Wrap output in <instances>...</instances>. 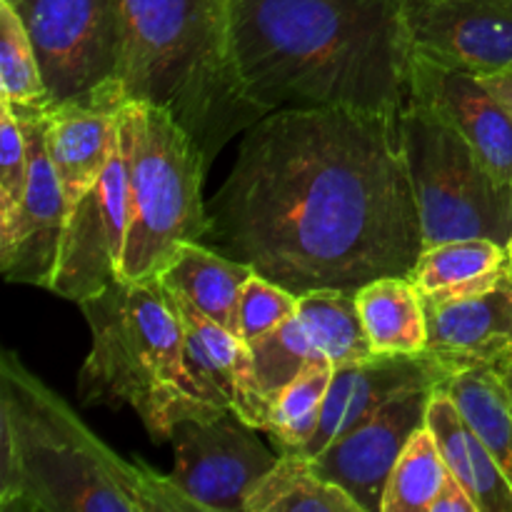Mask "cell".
I'll return each mask as SVG.
<instances>
[{
  "instance_id": "obj_22",
  "label": "cell",
  "mask_w": 512,
  "mask_h": 512,
  "mask_svg": "<svg viewBox=\"0 0 512 512\" xmlns=\"http://www.w3.org/2000/svg\"><path fill=\"white\" fill-rule=\"evenodd\" d=\"M360 318L375 355H420L428 350V308L418 285L388 275L355 290Z\"/></svg>"
},
{
  "instance_id": "obj_5",
  "label": "cell",
  "mask_w": 512,
  "mask_h": 512,
  "mask_svg": "<svg viewBox=\"0 0 512 512\" xmlns=\"http://www.w3.org/2000/svg\"><path fill=\"white\" fill-rule=\"evenodd\" d=\"M78 305L90 328V353L78 373L80 403L133 408L153 443L170 440L183 420L230 413L195 380L183 323L160 275L120 278Z\"/></svg>"
},
{
  "instance_id": "obj_32",
  "label": "cell",
  "mask_w": 512,
  "mask_h": 512,
  "mask_svg": "<svg viewBox=\"0 0 512 512\" xmlns=\"http://www.w3.org/2000/svg\"><path fill=\"white\" fill-rule=\"evenodd\" d=\"M430 512H478V505L470 498V493L465 490V485L455 478L453 473H448L443 490L435 498Z\"/></svg>"
},
{
  "instance_id": "obj_25",
  "label": "cell",
  "mask_w": 512,
  "mask_h": 512,
  "mask_svg": "<svg viewBox=\"0 0 512 512\" xmlns=\"http://www.w3.org/2000/svg\"><path fill=\"white\" fill-rule=\"evenodd\" d=\"M298 315L333 368L363 363L375 355L355 290L320 288L298 295Z\"/></svg>"
},
{
  "instance_id": "obj_30",
  "label": "cell",
  "mask_w": 512,
  "mask_h": 512,
  "mask_svg": "<svg viewBox=\"0 0 512 512\" xmlns=\"http://www.w3.org/2000/svg\"><path fill=\"white\" fill-rule=\"evenodd\" d=\"M30 178V150L13 103L0 95V233L13 223Z\"/></svg>"
},
{
  "instance_id": "obj_11",
  "label": "cell",
  "mask_w": 512,
  "mask_h": 512,
  "mask_svg": "<svg viewBox=\"0 0 512 512\" xmlns=\"http://www.w3.org/2000/svg\"><path fill=\"white\" fill-rule=\"evenodd\" d=\"M13 108L28 138L30 178L13 223L0 233V273L8 283L50 290L58 273L70 203L45 143L48 108Z\"/></svg>"
},
{
  "instance_id": "obj_26",
  "label": "cell",
  "mask_w": 512,
  "mask_h": 512,
  "mask_svg": "<svg viewBox=\"0 0 512 512\" xmlns=\"http://www.w3.org/2000/svg\"><path fill=\"white\" fill-rule=\"evenodd\" d=\"M333 370L328 358L313 360L275 398L263 433L270 435L280 453H300L310 443L320 423L325 398H328Z\"/></svg>"
},
{
  "instance_id": "obj_19",
  "label": "cell",
  "mask_w": 512,
  "mask_h": 512,
  "mask_svg": "<svg viewBox=\"0 0 512 512\" xmlns=\"http://www.w3.org/2000/svg\"><path fill=\"white\" fill-rule=\"evenodd\" d=\"M428 428L438 440L448 470L465 485L478 512H512L510 480L443 385L430 398Z\"/></svg>"
},
{
  "instance_id": "obj_31",
  "label": "cell",
  "mask_w": 512,
  "mask_h": 512,
  "mask_svg": "<svg viewBox=\"0 0 512 512\" xmlns=\"http://www.w3.org/2000/svg\"><path fill=\"white\" fill-rule=\"evenodd\" d=\"M298 313V295L265 275L253 273L240 295V338L248 345L258 343L263 335Z\"/></svg>"
},
{
  "instance_id": "obj_8",
  "label": "cell",
  "mask_w": 512,
  "mask_h": 512,
  "mask_svg": "<svg viewBox=\"0 0 512 512\" xmlns=\"http://www.w3.org/2000/svg\"><path fill=\"white\" fill-rule=\"evenodd\" d=\"M53 105L90 98L118 78L115 0H18Z\"/></svg>"
},
{
  "instance_id": "obj_9",
  "label": "cell",
  "mask_w": 512,
  "mask_h": 512,
  "mask_svg": "<svg viewBox=\"0 0 512 512\" xmlns=\"http://www.w3.org/2000/svg\"><path fill=\"white\" fill-rule=\"evenodd\" d=\"M130 213V125L123 110L113 158L93 188L70 208L58 273L50 293L73 303L120 280Z\"/></svg>"
},
{
  "instance_id": "obj_20",
  "label": "cell",
  "mask_w": 512,
  "mask_h": 512,
  "mask_svg": "<svg viewBox=\"0 0 512 512\" xmlns=\"http://www.w3.org/2000/svg\"><path fill=\"white\" fill-rule=\"evenodd\" d=\"M508 270V250L490 238L445 240L423 248L408 278L425 303H453L493 290Z\"/></svg>"
},
{
  "instance_id": "obj_27",
  "label": "cell",
  "mask_w": 512,
  "mask_h": 512,
  "mask_svg": "<svg viewBox=\"0 0 512 512\" xmlns=\"http://www.w3.org/2000/svg\"><path fill=\"white\" fill-rule=\"evenodd\" d=\"M448 463L438 448L428 423L415 430L405 450L400 453L380 512H430L435 498L448 480Z\"/></svg>"
},
{
  "instance_id": "obj_15",
  "label": "cell",
  "mask_w": 512,
  "mask_h": 512,
  "mask_svg": "<svg viewBox=\"0 0 512 512\" xmlns=\"http://www.w3.org/2000/svg\"><path fill=\"white\" fill-rule=\"evenodd\" d=\"M448 378V370L430 353L373 355L363 363L335 368L318 428L300 453L315 458L388 403L415 390L440 388Z\"/></svg>"
},
{
  "instance_id": "obj_29",
  "label": "cell",
  "mask_w": 512,
  "mask_h": 512,
  "mask_svg": "<svg viewBox=\"0 0 512 512\" xmlns=\"http://www.w3.org/2000/svg\"><path fill=\"white\" fill-rule=\"evenodd\" d=\"M250 350H253L255 375H258L260 388L268 395L270 405L303 373L305 365L325 358L298 313L285 320L273 333L263 335L258 343L250 345Z\"/></svg>"
},
{
  "instance_id": "obj_34",
  "label": "cell",
  "mask_w": 512,
  "mask_h": 512,
  "mask_svg": "<svg viewBox=\"0 0 512 512\" xmlns=\"http://www.w3.org/2000/svg\"><path fill=\"white\" fill-rule=\"evenodd\" d=\"M505 250H508V263H510V270H512V235L508 238V243H505Z\"/></svg>"
},
{
  "instance_id": "obj_33",
  "label": "cell",
  "mask_w": 512,
  "mask_h": 512,
  "mask_svg": "<svg viewBox=\"0 0 512 512\" xmlns=\"http://www.w3.org/2000/svg\"><path fill=\"white\" fill-rule=\"evenodd\" d=\"M483 83L488 85L490 93L500 100L508 115L512 118V73H498V75H488L483 78Z\"/></svg>"
},
{
  "instance_id": "obj_36",
  "label": "cell",
  "mask_w": 512,
  "mask_h": 512,
  "mask_svg": "<svg viewBox=\"0 0 512 512\" xmlns=\"http://www.w3.org/2000/svg\"><path fill=\"white\" fill-rule=\"evenodd\" d=\"M5 3H13L15 5V3H18V0H5Z\"/></svg>"
},
{
  "instance_id": "obj_35",
  "label": "cell",
  "mask_w": 512,
  "mask_h": 512,
  "mask_svg": "<svg viewBox=\"0 0 512 512\" xmlns=\"http://www.w3.org/2000/svg\"><path fill=\"white\" fill-rule=\"evenodd\" d=\"M505 383H508V388L512 390V370H510V373H508V375H505Z\"/></svg>"
},
{
  "instance_id": "obj_14",
  "label": "cell",
  "mask_w": 512,
  "mask_h": 512,
  "mask_svg": "<svg viewBox=\"0 0 512 512\" xmlns=\"http://www.w3.org/2000/svg\"><path fill=\"white\" fill-rule=\"evenodd\" d=\"M435 390H415L380 408L358 428L348 430L323 453L310 458L315 470L325 480L340 485L363 512H380L400 453L415 430L428 423V405Z\"/></svg>"
},
{
  "instance_id": "obj_13",
  "label": "cell",
  "mask_w": 512,
  "mask_h": 512,
  "mask_svg": "<svg viewBox=\"0 0 512 512\" xmlns=\"http://www.w3.org/2000/svg\"><path fill=\"white\" fill-rule=\"evenodd\" d=\"M410 100L460 133L493 178L512 193V118L480 75L413 50Z\"/></svg>"
},
{
  "instance_id": "obj_4",
  "label": "cell",
  "mask_w": 512,
  "mask_h": 512,
  "mask_svg": "<svg viewBox=\"0 0 512 512\" xmlns=\"http://www.w3.org/2000/svg\"><path fill=\"white\" fill-rule=\"evenodd\" d=\"M115 10L125 95L168 110L205 163L263 118L233 63L230 0H115Z\"/></svg>"
},
{
  "instance_id": "obj_12",
  "label": "cell",
  "mask_w": 512,
  "mask_h": 512,
  "mask_svg": "<svg viewBox=\"0 0 512 512\" xmlns=\"http://www.w3.org/2000/svg\"><path fill=\"white\" fill-rule=\"evenodd\" d=\"M415 53L488 75L512 73V0H403Z\"/></svg>"
},
{
  "instance_id": "obj_24",
  "label": "cell",
  "mask_w": 512,
  "mask_h": 512,
  "mask_svg": "<svg viewBox=\"0 0 512 512\" xmlns=\"http://www.w3.org/2000/svg\"><path fill=\"white\" fill-rule=\"evenodd\" d=\"M512 485V390L503 375L485 368L450 375L443 385Z\"/></svg>"
},
{
  "instance_id": "obj_18",
  "label": "cell",
  "mask_w": 512,
  "mask_h": 512,
  "mask_svg": "<svg viewBox=\"0 0 512 512\" xmlns=\"http://www.w3.org/2000/svg\"><path fill=\"white\" fill-rule=\"evenodd\" d=\"M170 295L183 323L185 358L195 380L220 403L228 405L240 420L263 433L273 405L255 375L250 345L238 333L200 313L180 293L170 290Z\"/></svg>"
},
{
  "instance_id": "obj_23",
  "label": "cell",
  "mask_w": 512,
  "mask_h": 512,
  "mask_svg": "<svg viewBox=\"0 0 512 512\" xmlns=\"http://www.w3.org/2000/svg\"><path fill=\"white\" fill-rule=\"evenodd\" d=\"M245 512H363L303 453H280L275 468L250 493Z\"/></svg>"
},
{
  "instance_id": "obj_2",
  "label": "cell",
  "mask_w": 512,
  "mask_h": 512,
  "mask_svg": "<svg viewBox=\"0 0 512 512\" xmlns=\"http://www.w3.org/2000/svg\"><path fill=\"white\" fill-rule=\"evenodd\" d=\"M230 50L265 115L303 105L398 118L410 100L403 0H230Z\"/></svg>"
},
{
  "instance_id": "obj_21",
  "label": "cell",
  "mask_w": 512,
  "mask_h": 512,
  "mask_svg": "<svg viewBox=\"0 0 512 512\" xmlns=\"http://www.w3.org/2000/svg\"><path fill=\"white\" fill-rule=\"evenodd\" d=\"M253 273V265L228 258L200 240H190L180 245L160 280L210 320L240 335V295Z\"/></svg>"
},
{
  "instance_id": "obj_17",
  "label": "cell",
  "mask_w": 512,
  "mask_h": 512,
  "mask_svg": "<svg viewBox=\"0 0 512 512\" xmlns=\"http://www.w3.org/2000/svg\"><path fill=\"white\" fill-rule=\"evenodd\" d=\"M125 105L128 95L115 78L90 98L48 108L45 143L70 208L93 188L113 158Z\"/></svg>"
},
{
  "instance_id": "obj_16",
  "label": "cell",
  "mask_w": 512,
  "mask_h": 512,
  "mask_svg": "<svg viewBox=\"0 0 512 512\" xmlns=\"http://www.w3.org/2000/svg\"><path fill=\"white\" fill-rule=\"evenodd\" d=\"M428 350L450 375L485 368L498 375L512 370V270L483 295L453 303H425Z\"/></svg>"
},
{
  "instance_id": "obj_10",
  "label": "cell",
  "mask_w": 512,
  "mask_h": 512,
  "mask_svg": "<svg viewBox=\"0 0 512 512\" xmlns=\"http://www.w3.org/2000/svg\"><path fill=\"white\" fill-rule=\"evenodd\" d=\"M258 433L233 410L210 420H183L168 440L170 480L203 512H245L250 493L280 460Z\"/></svg>"
},
{
  "instance_id": "obj_28",
  "label": "cell",
  "mask_w": 512,
  "mask_h": 512,
  "mask_svg": "<svg viewBox=\"0 0 512 512\" xmlns=\"http://www.w3.org/2000/svg\"><path fill=\"white\" fill-rule=\"evenodd\" d=\"M0 95L25 108L53 105L28 30L15 5L5 0H0Z\"/></svg>"
},
{
  "instance_id": "obj_7",
  "label": "cell",
  "mask_w": 512,
  "mask_h": 512,
  "mask_svg": "<svg viewBox=\"0 0 512 512\" xmlns=\"http://www.w3.org/2000/svg\"><path fill=\"white\" fill-rule=\"evenodd\" d=\"M405 158L418 203L423 243L512 235V193L443 118L408 100L400 113Z\"/></svg>"
},
{
  "instance_id": "obj_1",
  "label": "cell",
  "mask_w": 512,
  "mask_h": 512,
  "mask_svg": "<svg viewBox=\"0 0 512 512\" xmlns=\"http://www.w3.org/2000/svg\"><path fill=\"white\" fill-rule=\"evenodd\" d=\"M203 243L295 295L408 278L425 243L400 115H263L208 203Z\"/></svg>"
},
{
  "instance_id": "obj_6",
  "label": "cell",
  "mask_w": 512,
  "mask_h": 512,
  "mask_svg": "<svg viewBox=\"0 0 512 512\" xmlns=\"http://www.w3.org/2000/svg\"><path fill=\"white\" fill-rule=\"evenodd\" d=\"M130 125V213L120 278H158L180 245L203 243L208 205L203 200V150L165 108L125 105Z\"/></svg>"
},
{
  "instance_id": "obj_3",
  "label": "cell",
  "mask_w": 512,
  "mask_h": 512,
  "mask_svg": "<svg viewBox=\"0 0 512 512\" xmlns=\"http://www.w3.org/2000/svg\"><path fill=\"white\" fill-rule=\"evenodd\" d=\"M0 510L203 512L170 475L110 450L10 350L0 358Z\"/></svg>"
}]
</instances>
